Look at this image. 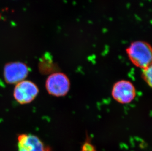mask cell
<instances>
[{
    "instance_id": "8992f818",
    "label": "cell",
    "mask_w": 152,
    "mask_h": 151,
    "mask_svg": "<svg viewBox=\"0 0 152 151\" xmlns=\"http://www.w3.org/2000/svg\"><path fill=\"white\" fill-rule=\"evenodd\" d=\"M18 151H50L37 136L21 134L17 138Z\"/></svg>"
},
{
    "instance_id": "5b68a950",
    "label": "cell",
    "mask_w": 152,
    "mask_h": 151,
    "mask_svg": "<svg viewBox=\"0 0 152 151\" xmlns=\"http://www.w3.org/2000/svg\"><path fill=\"white\" fill-rule=\"evenodd\" d=\"M29 73V67L25 63L20 61L7 63L4 69V80L9 84H16L24 81Z\"/></svg>"
},
{
    "instance_id": "52a82bcc",
    "label": "cell",
    "mask_w": 152,
    "mask_h": 151,
    "mask_svg": "<svg viewBox=\"0 0 152 151\" xmlns=\"http://www.w3.org/2000/svg\"><path fill=\"white\" fill-rule=\"evenodd\" d=\"M152 65L143 69L142 77L150 87L152 86Z\"/></svg>"
},
{
    "instance_id": "277c9868",
    "label": "cell",
    "mask_w": 152,
    "mask_h": 151,
    "mask_svg": "<svg viewBox=\"0 0 152 151\" xmlns=\"http://www.w3.org/2000/svg\"><path fill=\"white\" fill-rule=\"evenodd\" d=\"M114 99L120 104L132 102L136 96V89L132 83L126 80H121L114 84L111 92Z\"/></svg>"
},
{
    "instance_id": "3957f363",
    "label": "cell",
    "mask_w": 152,
    "mask_h": 151,
    "mask_svg": "<svg viewBox=\"0 0 152 151\" xmlns=\"http://www.w3.org/2000/svg\"><path fill=\"white\" fill-rule=\"evenodd\" d=\"M39 93V88L34 83L25 80L16 84L13 97L20 104H27L33 101Z\"/></svg>"
},
{
    "instance_id": "ba28073f",
    "label": "cell",
    "mask_w": 152,
    "mask_h": 151,
    "mask_svg": "<svg viewBox=\"0 0 152 151\" xmlns=\"http://www.w3.org/2000/svg\"><path fill=\"white\" fill-rule=\"evenodd\" d=\"M95 147L89 142H86L82 146L81 151H95Z\"/></svg>"
},
{
    "instance_id": "7a4b0ae2",
    "label": "cell",
    "mask_w": 152,
    "mask_h": 151,
    "mask_svg": "<svg viewBox=\"0 0 152 151\" xmlns=\"http://www.w3.org/2000/svg\"><path fill=\"white\" fill-rule=\"evenodd\" d=\"M70 87V81L69 78L62 72L52 73L46 79V90L50 95L53 96H65L69 91Z\"/></svg>"
},
{
    "instance_id": "6da1fadb",
    "label": "cell",
    "mask_w": 152,
    "mask_h": 151,
    "mask_svg": "<svg viewBox=\"0 0 152 151\" xmlns=\"http://www.w3.org/2000/svg\"><path fill=\"white\" fill-rule=\"evenodd\" d=\"M126 52L129 60L136 67L143 69L152 65V47L146 42H133L126 48Z\"/></svg>"
}]
</instances>
